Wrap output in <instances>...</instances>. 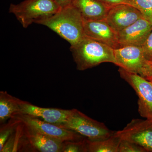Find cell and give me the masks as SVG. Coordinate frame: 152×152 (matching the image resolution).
Here are the masks:
<instances>
[{
	"label": "cell",
	"instance_id": "2",
	"mask_svg": "<svg viewBox=\"0 0 152 152\" xmlns=\"http://www.w3.org/2000/svg\"><path fill=\"white\" fill-rule=\"evenodd\" d=\"M77 69L84 71L102 63H115L114 49L107 45L85 37L80 42L71 47Z\"/></svg>",
	"mask_w": 152,
	"mask_h": 152
},
{
	"label": "cell",
	"instance_id": "25",
	"mask_svg": "<svg viewBox=\"0 0 152 152\" xmlns=\"http://www.w3.org/2000/svg\"><path fill=\"white\" fill-rule=\"evenodd\" d=\"M149 64L151 65L152 66V61H151L149 62Z\"/></svg>",
	"mask_w": 152,
	"mask_h": 152
},
{
	"label": "cell",
	"instance_id": "16",
	"mask_svg": "<svg viewBox=\"0 0 152 152\" xmlns=\"http://www.w3.org/2000/svg\"><path fill=\"white\" fill-rule=\"evenodd\" d=\"M121 140V139L115 132L113 135L105 140L96 141L88 140V152H118Z\"/></svg>",
	"mask_w": 152,
	"mask_h": 152
},
{
	"label": "cell",
	"instance_id": "6",
	"mask_svg": "<svg viewBox=\"0 0 152 152\" xmlns=\"http://www.w3.org/2000/svg\"><path fill=\"white\" fill-rule=\"evenodd\" d=\"M15 118L21 122L50 137L65 142L77 141L85 139L75 131L68 129L29 115L18 113L14 115Z\"/></svg>",
	"mask_w": 152,
	"mask_h": 152
},
{
	"label": "cell",
	"instance_id": "19",
	"mask_svg": "<svg viewBox=\"0 0 152 152\" xmlns=\"http://www.w3.org/2000/svg\"><path fill=\"white\" fill-rule=\"evenodd\" d=\"M133 5L152 23V0H133Z\"/></svg>",
	"mask_w": 152,
	"mask_h": 152
},
{
	"label": "cell",
	"instance_id": "20",
	"mask_svg": "<svg viewBox=\"0 0 152 152\" xmlns=\"http://www.w3.org/2000/svg\"><path fill=\"white\" fill-rule=\"evenodd\" d=\"M118 152H147L142 147L132 142L121 139Z\"/></svg>",
	"mask_w": 152,
	"mask_h": 152
},
{
	"label": "cell",
	"instance_id": "8",
	"mask_svg": "<svg viewBox=\"0 0 152 152\" xmlns=\"http://www.w3.org/2000/svg\"><path fill=\"white\" fill-rule=\"evenodd\" d=\"M115 134L121 140L134 143L147 152H152V122L149 120L134 119Z\"/></svg>",
	"mask_w": 152,
	"mask_h": 152
},
{
	"label": "cell",
	"instance_id": "13",
	"mask_svg": "<svg viewBox=\"0 0 152 152\" xmlns=\"http://www.w3.org/2000/svg\"><path fill=\"white\" fill-rule=\"evenodd\" d=\"M21 123L22 136L32 150L40 152H61L64 142L52 138Z\"/></svg>",
	"mask_w": 152,
	"mask_h": 152
},
{
	"label": "cell",
	"instance_id": "18",
	"mask_svg": "<svg viewBox=\"0 0 152 152\" xmlns=\"http://www.w3.org/2000/svg\"><path fill=\"white\" fill-rule=\"evenodd\" d=\"M63 152H88V140L85 138L77 141H66L64 142Z\"/></svg>",
	"mask_w": 152,
	"mask_h": 152
},
{
	"label": "cell",
	"instance_id": "11",
	"mask_svg": "<svg viewBox=\"0 0 152 152\" xmlns=\"http://www.w3.org/2000/svg\"><path fill=\"white\" fill-rule=\"evenodd\" d=\"M152 31V23L145 18L140 19L117 34L120 46L142 47Z\"/></svg>",
	"mask_w": 152,
	"mask_h": 152
},
{
	"label": "cell",
	"instance_id": "23",
	"mask_svg": "<svg viewBox=\"0 0 152 152\" xmlns=\"http://www.w3.org/2000/svg\"><path fill=\"white\" fill-rule=\"evenodd\" d=\"M54 1L58 5L61 9H62L72 5L74 0H54Z\"/></svg>",
	"mask_w": 152,
	"mask_h": 152
},
{
	"label": "cell",
	"instance_id": "24",
	"mask_svg": "<svg viewBox=\"0 0 152 152\" xmlns=\"http://www.w3.org/2000/svg\"><path fill=\"white\" fill-rule=\"evenodd\" d=\"M144 78L148 80H152V66H150Z\"/></svg>",
	"mask_w": 152,
	"mask_h": 152
},
{
	"label": "cell",
	"instance_id": "26",
	"mask_svg": "<svg viewBox=\"0 0 152 152\" xmlns=\"http://www.w3.org/2000/svg\"><path fill=\"white\" fill-rule=\"evenodd\" d=\"M149 81H150L151 82V83L152 84V80H149Z\"/></svg>",
	"mask_w": 152,
	"mask_h": 152
},
{
	"label": "cell",
	"instance_id": "7",
	"mask_svg": "<svg viewBox=\"0 0 152 152\" xmlns=\"http://www.w3.org/2000/svg\"><path fill=\"white\" fill-rule=\"evenodd\" d=\"M115 64L125 70L145 77L151 65L142 47L127 45L114 49Z\"/></svg>",
	"mask_w": 152,
	"mask_h": 152
},
{
	"label": "cell",
	"instance_id": "1",
	"mask_svg": "<svg viewBox=\"0 0 152 152\" xmlns=\"http://www.w3.org/2000/svg\"><path fill=\"white\" fill-rule=\"evenodd\" d=\"M37 24L53 31L70 44L71 47L75 45L85 37L84 20L72 4L61 9L56 13Z\"/></svg>",
	"mask_w": 152,
	"mask_h": 152
},
{
	"label": "cell",
	"instance_id": "14",
	"mask_svg": "<svg viewBox=\"0 0 152 152\" xmlns=\"http://www.w3.org/2000/svg\"><path fill=\"white\" fill-rule=\"evenodd\" d=\"M72 4L84 21L105 20L111 8L99 0H74Z\"/></svg>",
	"mask_w": 152,
	"mask_h": 152
},
{
	"label": "cell",
	"instance_id": "21",
	"mask_svg": "<svg viewBox=\"0 0 152 152\" xmlns=\"http://www.w3.org/2000/svg\"><path fill=\"white\" fill-rule=\"evenodd\" d=\"M146 59L149 62L152 61V31L142 46Z\"/></svg>",
	"mask_w": 152,
	"mask_h": 152
},
{
	"label": "cell",
	"instance_id": "9",
	"mask_svg": "<svg viewBox=\"0 0 152 152\" xmlns=\"http://www.w3.org/2000/svg\"><path fill=\"white\" fill-rule=\"evenodd\" d=\"M142 18L141 12L134 6L123 4L111 7L105 20L118 34Z\"/></svg>",
	"mask_w": 152,
	"mask_h": 152
},
{
	"label": "cell",
	"instance_id": "15",
	"mask_svg": "<svg viewBox=\"0 0 152 152\" xmlns=\"http://www.w3.org/2000/svg\"><path fill=\"white\" fill-rule=\"evenodd\" d=\"M20 111L18 99L7 91L0 92V123L3 124Z\"/></svg>",
	"mask_w": 152,
	"mask_h": 152
},
{
	"label": "cell",
	"instance_id": "22",
	"mask_svg": "<svg viewBox=\"0 0 152 152\" xmlns=\"http://www.w3.org/2000/svg\"><path fill=\"white\" fill-rule=\"evenodd\" d=\"M110 7L120 4H127L133 5V0H99Z\"/></svg>",
	"mask_w": 152,
	"mask_h": 152
},
{
	"label": "cell",
	"instance_id": "17",
	"mask_svg": "<svg viewBox=\"0 0 152 152\" xmlns=\"http://www.w3.org/2000/svg\"><path fill=\"white\" fill-rule=\"evenodd\" d=\"M20 121L15 118H11L10 121L7 124L1 127L0 131V152L2 150L10 136L15 129Z\"/></svg>",
	"mask_w": 152,
	"mask_h": 152
},
{
	"label": "cell",
	"instance_id": "5",
	"mask_svg": "<svg viewBox=\"0 0 152 152\" xmlns=\"http://www.w3.org/2000/svg\"><path fill=\"white\" fill-rule=\"evenodd\" d=\"M120 76L134 89L138 97V112L141 116L152 122V84L138 74L119 67Z\"/></svg>",
	"mask_w": 152,
	"mask_h": 152
},
{
	"label": "cell",
	"instance_id": "12",
	"mask_svg": "<svg viewBox=\"0 0 152 152\" xmlns=\"http://www.w3.org/2000/svg\"><path fill=\"white\" fill-rule=\"evenodd\" d=\"M85 37L99 41L114 49L119 48L118 34L105 20L84 21Z\"/></svg>",
	"mask_w": 152,
	"mask_h": 152
},
{
	"label": "cell",
	"instance_id": "10",
	"mask_svg": "<svg viewBox=\"0 0 152 152\" xmlns=\"http://www.w3.org/2000/svg\"><path fill=\"white\" fill-rule=\"evenodd\" d=\"M18 102L20 109V113L37 117L58 126L66 122L73 111V109L41 107L19 99Z\"/></svg>",
	"mask_w": 152,
	"mask_h": 152
},
{
	"label": "cell",
	"instance_id": "4",
	"mask_svg": "<svg viewBox=\"0 0 152 152\" xmlns=\"http://www.w3.org/2000/svg\"><path fill=\"white\" fill-rule=\"evenodd\" d=\"M58 126L75 131L90 141L108 138L115 132L110 130L104 123L93 119L77 109H73L66 122Z\"/></svg>",
	"mask_w": 152,
	"mask_h": 152
},
{
	"label": "cell",
	"instance_id": "3",
	"mask_svg": "<svg viewBox=\"0 0 152 152\" xmlns=\"http://www.w3.org/2000/svg\"><path fill=\"white\" fill-rule=\"evenodd\" d=\"M61 9L54 0H25L17 4H11L9 12L26 28L33 23L52 16Z\"/></svg>",
	"mask_w": 152,
	"mask_h": 152
}]
</instances>
